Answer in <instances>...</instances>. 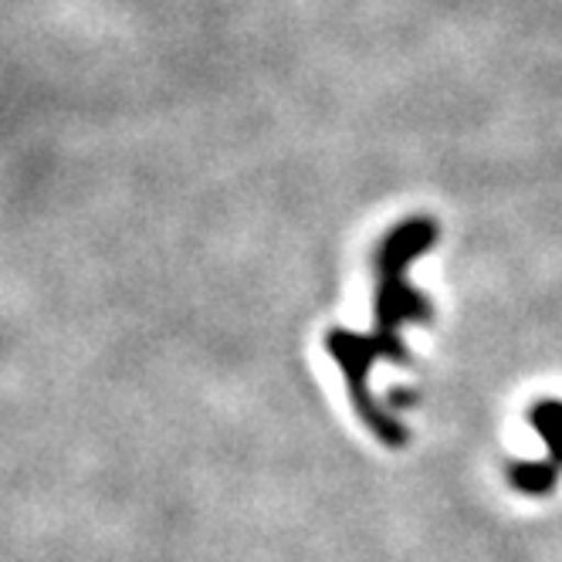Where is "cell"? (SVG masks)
I'll list each match as a JSON object with an SVG mask.
<instances>
[{
  "label": "cell",
  "instance_id": "1",
  "mask_svg": "<svg viewBox=\"0 0 562 562\" xmlns=\"http://www.w3.org/2000/svg\"><path fill=\"white\" fill-rule=\"evenodd\" d=\"M437 224L430 217H411L400 221L376 248L373 258V274H376V292H373V318L376 329L373 339L383 346V356L393 363H407L411 352L400 339V326L407 323H430L434 308L430 302L411 285V265L437 245Z\"/></svg>",
  "mask_w": 562,
  "mask_h": 562
},
{
  "label": "cell",
  "instance_id": "2",
  "mask_svg": "<svg viewBox=\"0 0 562 562\" xmlns=\"http://www.w3.org/2000/svg\"><path fill=\"white\" fill-rule=\"evenodd\" d=\"M326 349L336 359V367L346 380L349 400L363 424L383 440L386 448H404L411 434L396 417L383 411V404L370 390V370L376 359H383V346L373 339V333H349V329H329L326 333Z\"/></svg>",
  "mask_w": 562,
  "mask_h": 562
},
{
  "label": "cell",
  "instance_id": "3",
  "mask_svg": "<svg viewBox=\"0 0 562 562\" xmlns=\"http://www.w3.org/2000/svg\"><path fill=\"white\" fill-rule=\"evenodd\" d=\"M559 481V464L549 461H515L508 464V485L521 495H549Z\"/></svg>",
  "mask_w": 562,
  "mask_h": 562
},
{
  "label": "cell",
  "instance_id": "4",
  "mask_svg": "<svg viewBox=\"0 0 562 562\" xmlns=\"http://www.w3.org/2000/svg\"><path fill=\"white\" fill-rule=\"evenodd\" d=\"M529 424L546 440L552 461L562 468V400H539V404H532Z\"/></svg>",
  "mask_w": 562,
  "mask_h": 562
}]
</instances>
